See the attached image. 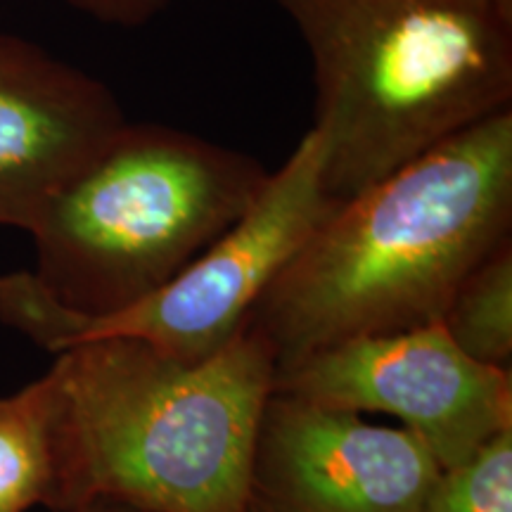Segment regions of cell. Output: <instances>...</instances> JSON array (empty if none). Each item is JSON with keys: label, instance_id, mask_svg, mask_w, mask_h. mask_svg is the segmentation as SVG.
<instances>
[{"label": "cell", "instance_id": "6da1fadb", "mask_svg": "<svg viewBox=\"0 0 512 512\" xmlns=\"http://www.w3.org/2000/svg\"><path fill=\"white\" fill-rule=\"evenodd\" d=\"M512 238V110L332 202L256 299L275 373L347 339L439 323L460 280Z\"/></svg>", "mask_w": 512, "mask_h": 512}, {"label": "cell", "instance_id": "7a4b0ae2", "mask_svg": "<svg viewBox=\"0 0 512 512\" xmlns=\"http://www.w3.org/2000/svg\"><path fill=\"white\" fill-rule=\"evenodd\" d=\"M53 512L110 498L138 512H245L275 356L242 328L204 361L133 337L57 351Z\"/></svg>", "mask_w": 512, "mask_h": 512}, {"label": "cell", "instance_id": "3957f363", "mask_svg": "<svg viewBox=\"0 0 512 512\" xmlns=\"http://www.w3.org/2000/svg\"><path fill=\"white\" fill-rule=\"evenodd\" d=\"M275 3L309 50L330 200L512 110V0Z\"/></svg>", "mask_w": 512, "mask_h": 512}, {"label": "cell", "instance_id": "277c9868", "mask_svg": "<svg viewBox=\"0 0 512 512\" xmlns=\"http://www.w3.org/2000/svg\"><path fill=\"white\" fill-rule=\"evenodd\" d=\"M268 174L247 152L126 121L31 226V275L74 318L136 304L233 228Z\"/></svg>", "mask_w": 512, "mask_h": 512}, {"label": "cell", "instance_id": "5b68a950", "mask_svg": "<svg viewBox=\"0 0 512 512\" xmlns=\"http://www.w3.org/2000/svg\"><path fill=\"white\" fill-rule=\"evenodd\" d=\"M332 202L323 188V143L309 128L245 216L140 302L74 318L19 271L0 275V320L53 354L88 339L133 337L178 361H204L245 328L256 299Z\"/></svg>", "mask_w": 512, "mask_h": 512}, {"label": "cell", "instance_id": "8992f818", "mask_svg": "<svg viewBox=\"0 0 512 512\" xmlns=\"http://www.w3.org/2000/svg\"><path fill=\"white\" fill-rule=\"evenodd\" d=\"M273 392L392 415L441 470L512 430V370L470 358L439 323L313 351L275 373Z\"/></svg>", "mask_w": 512, "mask_h": 512}, {"label": "cell", "instance_id": "52a82bcc", "mask_svg": "<svg viewBox=\"0 0 512 512\" xmlns=\"http://www.w3.org/2000/svg\"><path fill=\"white\" fill-rule=\"evenodd\" d=\"M441 465L403 427L271 392L252 451V496L271 512H422Z\"/></svg>", "mask_w": 512, "mask_h": 512}, {"label": "cell", "instance_id": "ba28073f", "mask_svg": "<svg viewBox=\"0 0 512 512\" xmlns=\"http://www.w3.org/2000/svg\"><path fill=\"white\" fill-rule=\"evenodd\" d=\"M126 121L100 79L0 34V226L29 233Z\"/></svg>", "mask_w": 512, "mask_h": 512}, {"label": "cell", "instance_id": "9c48e42d", "mask_svg": "<svg viewBox=\"0 0 512 512\" xmlns=\"http://www.w3.org/2000/svg\"><path fill=\"white\" fill-rule=\"evenodd\" d=\"M55 482V377L48 370L0 396V512L53 508Z\"/></svg>", "mask_w": 512, "mask_h": 512}, {"label": "cell", "instance_id": "30bf717a", "mask_svg": "<svg viewBox=\"0 0 512 512\" xmlns=\"http://www.w3.org/2000/svg\"><path fill=\"white\" fill-rule=\"evenodd\" d=\"M439 325L470 358L512 370V238L460 280Z\"/></svg>", "mask_w": 512, "mask_h": 512}, {"label": "cell", "instance_id": "8fae6325", "mask_svg": "<svg viewBox=\"0 0 512 512\" xmlns=\"http://www.w3.org/2000/svg\"><path fill=\"white\" fill-rule=\"evenodd\" d=\"M422 512H512V430L444 467Z\"/></svg>", "mask_w": 512, "mask_h": 512}, {"label": "cell", "instance_id": "7c38bea8", "mask_svg": "<svg viewBox=\"0 0 512 512\" xmlns=\"http://www.w3.org/2000/svg\"><path fill=\"white\" fill-rule=\"evenodd\" d=\"M64 3L102 24L133 29L152 22L171 0H64Z\"/></svg>", "mask_w": 512, "mask_h": 512}, {"label": "cell", "instance_id": "4fadbf2b", "mask_svg": "<svg viewBox=\"0 0 512 512\" xmlns=\"http://www.w3.org/2000/svg\"><path fill=\"white\" fill-rule=\"evenodd\" d=\"M72 512H138L131 505L119 503V501H110V498H95V501L83 503L81 508H76Z\"/></svg>", "mask_w": 512, "mask_h": 512}, {"label": "cell", "instance_id": "5bb4252c", "mask_svg": "<svg viewBox=\"0 0 512 512\" xmlns=\"http://www.w3.org/2000/svg\"><path fill=\"white\" fill-rule=\"evenodd\" d=\"M245 512H271V510H268L266 505L259 501V498H254V496H252V498H249V503H247Z\"/></svg>", "mask_w": 512, "mask_h": 512}]
</instances>
